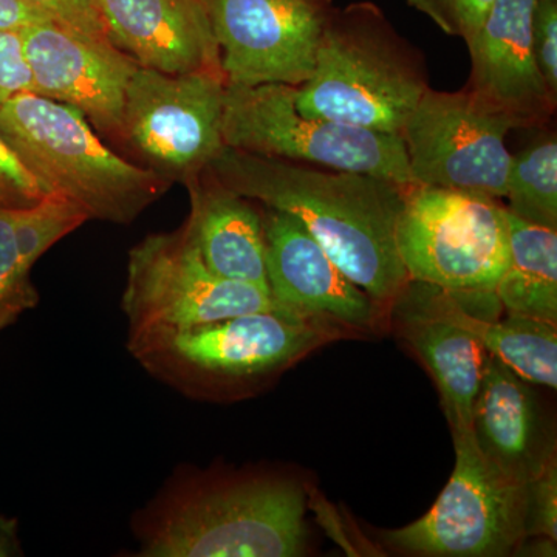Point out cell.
Masks as SVG:
<instances>
[{
  "label": "cell",
  "mask_w": 557,
  "mask_h": 557,
  "mask_svg": "<svg viewBox=\"0 0 557 557\" xmlns=\"http://www.w3.org/2000/svg\"><path fill=\"white\" fill-rule=\"evenodd\" d=\"M225 91L222 75H166L138 65L124 100L123 141L161 178L189 182L225 149Z\"/></svg>",
  "instance_id": "cell-10"
},
{
  "label": "cell",
  "mask_w": 557,
  "mask_h": 557,
  "mask_svg": "<svg viewBox=\"0 0 557 557\" xmlns=\"http://www.w3.org/2000/svg\"><path fill=\"white\" fill-rule=\"evenodd\" d=\"M38 302L30 270L22 262L16 237V209L0 208V330Z\"/></svg>",
  "instance_id": "cell-24"
},
{
  "label": "cell",
  "mask_w": 557,
  "mask_h": 557,
  "mask_svg": "<svg viewBox=\"0 0 557 557\" xmlns=\"http://www.w3.org/2000/svg\"><path fill=\"white\" fill-rule=\"evenodd\" d=\"M413 284L435 313L471 333L487 354L500 359L520 379L555 391L557 324L512 313L502 321L482 318L471 309V293L450 292L420 281Z\"/></svg>",
  "instance_id": "cell-20"
},
{
  "label": "cell",
  "mask_w": 557,
  "mask_h": 557,
  "mask_svg": "<svg viewBox=\"0 0 557 557\" xmlns=\"http://www.w3.org/2000/svg\"><path fill=\"white\" fill-rule=\"evenodd\" d=\"M456 467L423 518L381 541L403 555L500 557L530 539V483L509 479L480 453L472 432H453Z\"/></svg>",
  "instance_id": "cell-7"
},
{
  "label": "cell",
  "mask_w": 557,
  "mask_h": 557,
  "mask_svg": "<svg viewBox=\"0 0 557 557\" xmlns=\"http://www.w3.org/2000/svg\"><path fill=\"white\" fill-rule=\"evenodd\" d=\"M533 50L542 78L557 97V0H537L534 7Z\"/></svg>",
  "instance_id": "cell-28"
},
{
  "label": "cell",
  "mask_w": 557,
  "mask_h": 557,
  "mask_svg": "<svg viewBox=\"0 0 557 557\" xmlns=\"http://www.w3.org/2000/svg\"><path fill=\"white\" fill-rule=\"evenodd\" d=\"M508 211L516 218L557 230V139L537 138L512 156L509 168Z\"/></svg>",
  "instance_id": "cell-22"
},
{
  "label": "cell",
  "mask_w": 557,
  "mask_h": 557,
  "mask_svg": "<svg viewBox=\"0 0 557 557\" xmlns=\"http://www.w3.org/2000/svg\"><path fill=\"white\" fill-rule=\"evenodd\" d=\"M391 319L399 338L434 380L450 432L471 431L472 408L490 354L467 330L435 313L413 281L392 304Z\"/></svg>",
  "instance_id": "cell-18"
},
{
  "label": "cell",
  "mask_w": 557,
  "mask_h": 557,
  "mask_svg": "<svg viewBox=\"0 0 557 557\" xmlns=\"http://www.w3.org/2000/svg\"><path fill=\"white\" fill-rule=\"evenodd\" d=\"M508 263L494 295L508 313L557 324V230L508 211Z\"/></svg>",
  "instance_id": "cell-21"
},
{
  "label": "cell",
  "mask_w": 557,
  "mask_h": 557,
  "mask_svg": "<svg viewBox=\"0 0 557 557\" xmlns=\"http://www.w3.org/2000/svg\"><path fill=\"white\" fill-rule=\"evenodd\" d=\"M226 188L292 215L384 311L409 282L397 245L406 186L226 148L207 168Z\"/></svg>",
  "instance_id": "cell-1"
},
{
  "label": "cell",
  "mask_w": 557,
  "mask_h": 557,
  "mask_svg": "<svg viewBox=\"0 0 557 557\" xmlns=\"http://www.w3.org/2000/svg\"><path fill=\"white\" fill-rule=\"evenodd\" d=\"M397 245L409 281L494 293L508 263L507 205L482 194L409 186Z\"/></svg>",
  "instance_id": "cell-8"
},
{
  "label": "cell",
  "mask_w": 557,
  "mask_h": 557,
  "mask_svg": "<svg viewBox=\"0 0 557 557\" xmlns=\"http://www.w3.org/2000/svg\"><path fill=\"white\" fill-rule=\"evenodd\" d=\"M24 91H33V78L20 32L0 30V106Z\"/></svg>",
  "instance_id": "cell-30"
},
{
  "label": "cell",
  "mask_w": 557,
  "mask_h": 557,
  "mask_svg": "<svg viewBox=\"0 0 557 557\" xmlns=\"http://www.w3.org/2000/svg\"><path fill=\"white\" fill-rule=\"evenodd\" d=\"M86 209L50 190L42 200L16 209V237L22 262L32 271L40 256L89 220Z\"/></svg>",
  "instance_id": "cell-23"
},
{
  "label": "cell",
  "mask_w": 557,
  "mask_h": 557,
  "mask_svg": "<svg viewBox=\"0 0 557 557\" xmlns=\"http://www.w3.org/2000/svg\"><path fill=\"white\" fill-rule=\"evenodd\" d=\"M108 38L139 67L223 75L207 0H94Z\"/></svg>",
  "instance_id": "cell-16"
},
{
  "label": "cell",
  "mask_w": 557,
  "mask_h": 557,
  "mask_svg": "<svg viewBox=\"0 0 557 557\" xmlns=\"http://www.w3.org/2000/svg\"><path fill=\"white\" fill-rule=\"evenodd\" d=\"M449 36L467 40L480 30L494 0H406Z\"/></svg>",
  "instance_id": "cell-25"
},
{
  "label": "cell",
  "mask_w": 557,
  "mask_h": 557,
  "mask_svg": "<svg viewBox=\"0 0 557 557\" xmlns=\"http://www.w3.org/2000/svg\"><path fill=\"white\" fill-rule=\"evenodd\" d=\"M296 87L226 86L223 141L226 148L325 170L359 172L413 186L401 135L302 115Z\"/></svg>",
  "instance_id": "cell-6"
},
{
  "label": "cell",
  "mask_w": 557,
  "mask_h": 557,
  "mask_svg": "<svg viewBox=\"0 0 557 557\" xmlns=\"http://www.w3.org/2000/svg\"><path fill=\"white\" fill-rule=\"evenodd\" d=\"M429 87L420 51L370 0L332 10L310 79L296 87V109L362 127L401 134Z\"/></svg>",
  "instance_id": "cell-2"
},
{
  "label": "cell",
  "mask_w": 557,
  "mask_h": 557,
  "mask_svg": "<svg viewBox=\"0 0 557 557\" xmlns=\"http://www.w3.org/2000/svg\"><path fill=\"white\" fill-rule=\"evenodd\" d=\"M226 86L300 87L317 64L333 0H207Z\"/></svg>",
  "instance_id": "cell-12"
},
{
  "label": "cell",
  "mask_w": 557,
  "mask_h": 557,
  "mask_svg": "<svg viewBox=\"0 0 557 557\" xmlns=\"http://www.w3.org/2000/svg\"><path fill=\"white\" fill-rule=\"evenodd\" d=\"M557 461L530 483V539H557Z\"/></svg>",
  "instance_id": "cell-29"
},
{
  "label": "cell",
  "mask_w": 557,
  "mask_h": 557,
  "mask_svg": "<svg viewBox=\"0 0 557 557\" xmlns=\"http://www.w3.org/2000/svg\"><path fill=\"white\" fill-rule=\"evenodd\" d=\"M306 490L282 478L203 479L171 491L141 528L143 556L295 557L307 549Z\"/></svg>",
  "instance_id": "cell-3"
},
{
  "label": "cell",
  "mask_w": 557,
  "mask_h": 557,
  "mask_svg": "<svg viewBox=\"0 0 557 557\" xmlns=\"http://www.w3.org/2000/svg\"><path fill=\"white\" fill-rule=\"evenodd\" d=\"M190 214L183 226L209 270L231 281L265 285L262 214L208 170L185 183Z\"/></svg>",
  "instance_id": "cell-19"
},
{
  "label": "cell",
  "mask_w": 557,
  "mask_h": 557,
  "mask_svg": "<svg viewBox=\"0 0 557 557\" xmlns=\"http://www.w3.org/2000/svg\"><path fill=\"white\" fill-rule=\"evenodd\" d=\"M262 223L267 282L282 307L302 317L330 319L351 335L384 329L387 311L336 265L302 223L271 208L263 212Z\"/></svg>",
  "instance_id": "cell-14"
},
{
  "label": "cell",
  "mask_w": 557,
  "mask_h": 557,
  "mask_svg": "<svg viewBox=\"0 0 557 557\" xmlns=\"http://www.w3.org/2000/svg\"><path fill=\"white\" fill-rule=\"evenodd\" d=\"M471 432L482 456L520 483L533 482L556 460L536 392L493 355L472 408Z\"/></svg>",
  "instance_id": "cell-17"
},
{
  "label": "cell",
  "mask_w": 557,
  "mask_h": 557,
  "mask_svg": "<svg viewBox=\"0 0 557 557\" xmlns=\"http://www.w3.org/2000/svg\"><path fill=\"white\" fill-rule=\"evenodd\" d=\"M123 310L129 335L188 329L259 311L296 314L282 307L265 285L231 281L209 270L185 228L152 234L132 248Z\"/></svg>",
  "instance_id": "cell-9"
},
{
  "label": "cell",
  "mask_w": 557,
  "mask_h": 557,
  "mask_svg": "<svg viewBox=\"0 0 557 557\" xmlns=\"http://www.w3.org/2000/svg\"><path fill=\"white\" fill-rule=\"evenodd\" d=\"M25 5L46 14L49 20L89 38L109 40L104 22L94 0H21ZM110 42V40H109Z\"/></svg>",
  "instance_id": "cell-27"
},
{
  "label": "cell",
  "mask_w": 557,
  "mask_h": 557,
  "mask_svg": "<svg viewBox=\"0 0 557 557\" xmlns=\"http://www.w3.org/2000/svg\"><path fill=\"white\" fill-rule=\"evenodd\" d=\"M46 14L25 5L21 0H0V30L20 32L36 22L47 21Z\"/></svg>",
  "instance_id": "cell-31"
},
{
  "label": "cell",
  "mask_w": 557,
  "mask_h": 557,
  "mask_svg": "<svg viewBox=\"0 0 557 557\" xmlns=\"http://www.w3.org/2000/svg\"><path fill=\"white\" fill-rule=\"evenodd\" d=\"M49 194L0 135V208H28Z\"/></svg>",
  "instance_id": "cell-26"
},
{
  "label": "cell",
  "mask_w": 557,
  "mask_h": 557,
  "mask_svg": "<svg viewBox=\"0 0 557 557\" xmlns=\"http://www.w3.org/2000/svg\"><path fill=\"white\" fill-rule=\"evenodd\" d=\"M519 129L468 89H429L403 127L416 185L505 200L512 153L505 139Z\"/></svg>",
  "instance_id": "cell-11"
},
{
  "label": "cell",
  "mask_w": 557,
  "mask_h": 557,
  "mask_svg": "<svg viewBox=\"0 0 557 557\" xmlns=\"http://www.w3.org/2000/svg\"><path fill=\"white\" fill-rule=\"evenodd\" d=\"M536 2L494 0L480 30L465 40L471 57L467 89L487 108L515 121L519 129L548 123L556 110V97L534 58Z\"/></svg>",
  "instance_id": "cell-15"
},
{
  "label": "cell",
  "mask_w": 557,
  "mask_h": 557,
  "mask_svg": "<svg viewBox=\"0 0 557 557\" xmlns=\"http://www.w3.org/2000/svg\"><path fill=\"white\" fill-rule=\"evenodd\" d=\"M7 555H9V553H7L5 542H3V539L0 537V557Z\"/></svg>",
  "instance_id": "cell-32"
},
{
  "label": "cell",
  "mask_w": 557,
  "mask_h": 557,
  "mask_svg": "<svg viewBox=\"0 0 557 557\" xmlns=\"http://www.w3.org/2000/svg\"><path fill=\"white\" fill-rule=\"evenodd\" d=\"M347 335L330 319L259 311L188 329L132 333L127 347L157 379L201 395L271 379Z\"/></svg>",
  "instance_id": "cell-5"
},
{
  "label": "cell",
  "mask_w": 557,
  "mask_h": 557,
  "mask_svg": "<svg viewBox=\"0 0 557 557\" xmlns=\"http://www.w3.org/2000/svg\"><path fill=\"white\" fill-rule=\"evenodd\" d=\"M0 135L49 193L90 219L129 223L171 185L108 148L79 110L33 91L0 106Z\"/></svg>",
  "instance_id": "cell-4"
},
{
  "label": "cell",
  "mask_w": 557,
  "mask_h": 557,
  "mask_svg": "<svg viewBox=\"0 0 557 557\" xmlns=\"http://www.w3.org/2000/svg\"><path fill=\"white\" fill-rule=\"evenodd\" d=\"M33 94L79 110L91 127L123 141L126 90L138 64L109 40L89 38L58 22L20 30Z\"/></svg>",
  "instance_id": "cell-13"
}]
</instances>
